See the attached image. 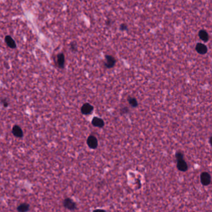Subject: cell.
<instances>
[{"instance_id": "obj_9", "label": "cell", "mask_w": 212, "mask_h": 212, "mask_svg": "<svg viewBox=\"0 0 212 212\" xmlns=\"http://www.w3.org/2000/svg\"><path fill=\"white\" fill-rule=\"evenodd\" d=\"M92 124L93 126H94L99 128H103L104 126V122L103 120L97 117L94 118L92 119Z\"/></svg>"}, {"instance_id": "obj_19", "label": "cell", "mask_w": 212, "mask_h": 212, "mask_svg": "<svg viewBox=\"0 0 212 212\" xmlns=\"http://www.w3.org/2000/svg\"><path fill=\"white\" fill-rule=\"evenodd\" d=\"M71 48H72V49L73 50H76V44H72V46H71Z\"/></svg>"}, {"instance_id": "obj_3", "label": "cell", "mask_w": 212, "mask_h": 212, "mask_svg": "<svg viewBox=\"0 0 212 212\" xmlns=\"http://www.w3.org/2000/svg\"><path fill=\"white\" fill-rule=\"evenodd\" d=\"M63 205L66 209L70 210H73L74 209H76V203L70 198H66L65 199L63 202Z\"/></svg>"}, {"instance_id": "obj_6", "label": "cell", "mask_w": 212, "mask_h": 212, "mask_svg": "<svg viewBox=\"0 0 212 212\" xmlns=\"http://www.w3.org/2000/svg\"><path fill=\"white\" fill-rule=\"evenodd\" d=\"M65 64V58L63 54L60 53L57 56V64L58 67L63 69L64 67Z\"/></svg>"}, {"instance_id": "obj_17", "label": "cell", "mask_w": 212, "mask_h": 212, "mask_svg": "<svg viewBox=\"0 0 212 212\" xmlns=\"http://www.w3.org/2000/svg\"><path fill=\"white\" fill-rule=\"evenodd\" d=\"M128 112V109L127 108H124L120 110V113L121 114H124V113H127Z\"/></svg>"}, {"instance_id": "obj_14", "label": "cell", "mask_w": 212, "mask_h": 212, "mask_svg": "<svg viewBox=\"0 0 212 212\" xmlns=\"http://www.w3.org/2000/svg\"><path fill=\"white\" fill-rule=\"evenodd\" d=\"M128 102L130 105H131L133 107H136L138 106V101L135 98H129Z\"/></svg>"}, {"instance_id": "obj_4", "label": "cell", "mask_w": 212, "mask_h": 212, "mask_svg": "<svg viewBox=\"0 0 212 212\" xmlns=\"http://www.w3.org/2000/svg\"><path fill=\"white\" fill-rule=\"evenodd\" d=\"M87 144L88 146L91 149H96L97 147V139L95 136H90L88 138Z\"/></svg>"}, {"instance_id": "obj_16", "label": "cell", "mask_w": 212, "mask_h": 212, "mask_svg": "<svg viewBox=\"0 0 212 212\" xmlns=\"http://www.w3.org/2000/svg\"><path fill=\"white\" fill-rule=\"evenodd\" d=\"M1 102H2V103L3 104V106H4V107H7V106H8V105H9L8 101H7L6 100V99H3V100H1Z\"/></svg>"}, {"instance_id": "obj_8", "label": "cell", "mask_w": 212, "mask_h": 212, "mask_svg": "<svg viewBox=\"0 0 212 212\" xmlns=\"http://www.w3.org/2000/svg\"><path fill=\"white\" fill-rule=\"evenodd\" d=\"M13 134L17 137H22L23 136V131L20 126L18 125H16L13 128V130H12Z\"/></svg>"}, {"instance_id": "obj_7", "label": "cell", "mask_w": 212, "mask_h": 212, "mask_svg": "<svg viewBox=\"0 0 212 212\" xmlns=\"http://www.w3.org/2000/svg\"><path fill=\"white\" fill-rule=\"evenodd\" d=\"M93 111V107L89 103H85L81 108V113L84 115H89Z\"/></svg>"}, {"instance_id": "obj_12", "label": "cell", "mask_w": 212, "mask_h": 212, "mask_svg": "<svg viewBox=\"0 0 212 212\" xmlns=\"http://www.w3.org/2000/svg\"><path fill=\"white\" fill-rule=\"evenodd\" d=\"M198 35H199L200 38L203 41L206 42V41H207L208 40H209V34L207 33V32L206 31L201 30L199 32Z\"/></svg>"}, {"instance_id": "obj_1", "label": "cell", "mask_w": 212, "mask_h": 212, "mask_svg": "<svg viewBox=\"0 0 212 212\" xmlns=\"http://www.w3.org/2000/svg\"><path fill=\"white\" fill-rule=\"evenodd\" d=\"M116 60L115 58L112 56H109V55H107L105 56V60L104 63V65L105 67L108 69L112 68L113 66L115 65Z\"/></svg>"}, {"instance_id": "obj_2", "label": "cell", "mask_w": 212, "mask_h": 212, "mask_svg": "<svg viewBox=\"0 0 212 212\" xmlns=\"http://www.w3.org/2000/svg\"><path fill=\"white\" fill-rule=\"evenodd\" d=\"M200 181L203 186H209L211 182V176L208 172H202L200 175Z\"/></svg>"}, {"instance_id": "obj_13", "label": "cell", "mask_w": 212, "mask_h": 212, "mask_svg": "<svg viewBox=\"0 0 212 212\" xmlns=\"http://www.w3.org/2000/svg\"><path fill=\"white\" fill-rule=\"evenodd\" d=\"M29 209V205L27 203H22L18 207V210L19 211H22V212L28 211Z\"/></svg>"}, {"instance_id": "obj_11", "label": "cell", "mask_w": 212, "mask_h": 212, "mask_svg": "<svg viewBox=\"0 0 212 212\" xmlns=\"http://www.w3.org/2000/svg\"><path fill=\"white\" fill-rule=\"evenodd\" d=\"M5 41H6L7 45L8 46V47H9L10 48L14 49V48H16V42L14 41V39L9 36H6Z\"/></svg>"}, {"instance_id": "obj_18", "label": "cell", "mask_w": 212, "mask_h": 212, "mask_svg": "<svg viewBox=\"0 0 212 212\" xmlns=\"http://www.w3.org/2000/svg\"><path fill=\"white\" fill-rule=\"evenodd\" d=\"M127 29V26L125 24H122L120 25V29L122 31H125Z\"/></svg>"}, {"instance_id": "obj_5", "label": "cell", "mask_w": 212, "mask_h": 212, "mask_svg": "<svg viewBox=\"0 0 212 212\" xmlns=\"http://www.w3.org/2000/svg\"><path fill=\"white\" fill-rule=\"evenodd\" d=\"M177 167L180 171L186 172L188 169L187 164L186 162L184 159H181L178 160V163H177Z\"/></svg>"}, {"instance_id": "obj_15", "label": "cell", "mask_w": 212, "mask_h": 212, "mask_svg": "<svg viewBox=\"0 0 212 212\" xmlns=\"http://www.w3.org/2000/svg\"><path fill=\"white\" fill-rule=\"evenodd\" d=\"M176 158L177 159V160H179V159H184V154H182V152H178L176 153Z\"/></svg>"}, {"instance_id": "obj_20", "label": "cell", "mask_w": 212, "mask_h": 212, "mask_svg": "<svg viewBox=\"0 0 212 212\" xmlns=\"http://www.w3.org/2000/svg\"><path fill=\"white\" fill-rule=\"evenodd\" d=\"M210 143L211 144V146H212V136L210 137Z\"/></svg>"}, {"instance_id": "obj_10", "label": "cell", "mask_w": 212, "mask_h": 212, "mask_svg": "<svg viewBox=\"0 0 212 212\" xmlns=\"http://www.w3.org/2000/svg\"><path fill=\"white\" fill-rule=\"evenodd\" d=\"M196 50L197 52L200 54H205L207 52V46L202 44V43H198L196 46Z\"/></svg>"}]
</instances>
